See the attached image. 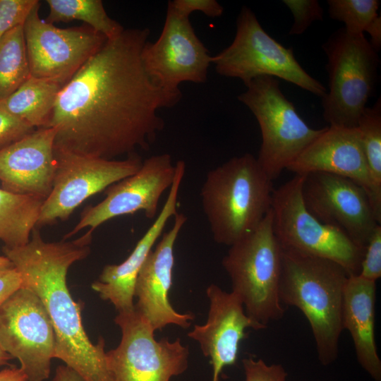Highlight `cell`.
I'll use <instances>...</instances> for the list:
<instances>
[{"instance_id":"6da1fadb","label":"cell","mask_w":381,"mask_h":381,"mask_svg":"<svg viewBox=\"0 0 381 381\" xmlns=\"http://www.w3.org/2000/svg\"><path fill=\"white\" fill-rule=\"evenodd\" d=\"M149 35L147 28L124 29L61 87L47 126L56 130L54 150L114 159L149 148L164 126L157 111L182 97L146 73L141 52Z\"/></svg>"},{"instance_id":"2e32d148","label":"cell","mask_w":381,"mask_h":381,"mask_svg":"<svg viewBox=\"0 0 381 381\" xmlns=\"http://www.w3.org/2000/svg\"><path fill=\"white\" fill-rule=\"evenodd\" d=\"M176 167L169 154L152 155L144 161L133 174L111 185L99 203L86 207L66 239L88 227L94 231L114 217L143 211L147 219H155L162 194L171 188Z\"/></svg>"},{"instance_id":"ac0fdd59","label":"cell","mask_w":381,"mask_h":381,"mask_svg":"<svg viewBox=\"0 0 381 381\" xmlns=\"http://www.w3.org/2000/svg\"><path fill=\"white\" fill-rule=\"evenodd\" d=\"M210 300L207 322L196 325L188 336L196 340L206 357L210 358L212 381H219L224 368L237 360L239 344L247 337L246 329H265L246 313L239 298L233 292L223 291L216 284L206 290Z\"/></svg>"},{"instance_id":"7c38bea8","label":"cell","mask_w":381,"mask_h":381,"mask_svg":"<svg viewBox=\"0 0 381 381\" xmlns=\"http://www.w3.org/2000/svg\"><path fill=\"white\" fill-rule=\"evenodd\" d=\"M55 334L40 298L21 287L0 306V346L17 358L28 381H44L54 358Z\"/></svg>"},{"instance_id":"1f68e13d","label":"cell","mask_w":381,"mask_h":381,"mask_svg":"<svg viewBox=\"0 0 381 381\" xmlns=\"http://www.w3.org/2000/svg\"><path fill=\"white\" fill-rule=\"evenodd\" d=\"M245 381H286L287 373L280 364L267 365L262 359L249 357L242 361Z\"/></svg>"},{"instance_id":"f35d334b","label":"cell","mask_w":381,"mask_h":381,"mask_svg":"<svg viewBox=\"0 0 381 381\" xmlns=\"http://www.w3.org/2000/svg\"><path fill=\"white\" fill-rule=\"evenodd\" d=\"M15 268L11 261L6 256H0V272Z\"/></svg>"},{"instance_id":"83f0119b","label":"cell","mask_w":381,"mask_h":381,"mask_svg":"<svg viewBox=\"0 0 381 381\" xmlns=\"http://www.w3.org/2000/svg\"><path fill=\"white\" fill-rule=\"evenodd\" d=\"M328 11L332 19L344 24L349 34H363L378 16V0H328Z\"/></svg>"},{"instance_id":"8992f818","label":"cell","mask_w":381,"mask_h":381,"mask_svg":"<svg viewBox=\"0 0 381 381\" xmlns=\"http://www.w3.org/2000/svg\"><path fill=\"white\" fill-rule=\"evenodd\" d=\"M329 91L322 98L329 126L356 128L377 79L380 58L364 34L335 31L322 44Z\"/></svg>"},{"instance_id":"d590c367","label":"cell","mask_w":381,"mask_h":381,"mask_svg":"<svg viewBox=\"0 0 381 381\" xmlns=\"http://www.w3.org/2000/svg\"><path fill=\"white\" fill-rule=\"evenodd\" d=\"M365 32H367L370 40H368L370 45L376 52H379L381 49V16L378 15L367 27Z\"/></svg>"},{"instance_id":"52a82bcc","label":"cell","mask_w":381,"mask_h":381,"mask_svg":"<svg viewBox=\"0 0 381 381\" xmlns=\"http://www.w3.org/2000/svg\"><path fill=\"white\" fill-rule=\"evenodd\" d=\"M303 181V176L295 175L272 193V229L282 250L328 259L349 275H358L365 250L308 211L302 198Z\"/></svg>"},{"instance_id":"d6986e66","label":"cell","mask_w":381,"mask_h":381,"mask_svg":"<svg viewBox=\"0 0 381 381\" xmlns=\"http://www.w3.org/2000/svg\"><path fill=\"white\" fill-rule=\"evenodd\" d=\"M56 130L40 128L0 150V181L8 192L46 198L56 169Z\"/></svg>"},{"instance_id":"f1b7e54d","label":"cell","mask_w":381,"mask_h":381,"mask_svg":"<svg viewBox=\"0 0 381 381\" xmlns=\"http://www.w3.org/2000/svg\"><path fill=\"white\" fill-rule=\"evenodd\" d=\"M282 2L294 17L289 32L291 35H301L313 22L323 19V9L317 0H284Z\"/></svg>"},{"instance_id":"9a60e30c","label":"cell","mask_w":381,"mask_h":381,"mask_svg":"<svg viewBox=\"0 0 381 381\" xmlns=\"http://www.w3.org/2000/svg\"><path fill=\"white\" fill-rule=\"evenodd\" d=\"M302 198L318 220L345 233L365 250L377 225L381 224L365 189L353 181L325 172L303 175Z\"/></svg>"},{"instance_id":"e0dca14e","label":"cell","mask_w":381,"mask_h":381,"mask_svg":"<svg viewBox=\"0 0 381 381\" xmlns=\"http://www.w3.org/2000/svg\"><path fill=\"white\" fill-rule=\"evenodd\" d=\"M174 224L152 250L138 275L134 296L138 298L135 310L147 321L154 331L172 324L182 328L190 325L192 313H179L171 306L169 294L172 285L174 245L186 216L177 212Z\"/></svg>"},{"instance_id":"d6a6232c","label":"cell","mask_w":381,"mask_h":381,"mask_svg":"<svg viewBox=\"0 0 381 381\" xmlns=\"http://www.w3.org/2000/svg\"><path fill=\"white\" fill-rule=\"evenodd\" d=\"M35 130L34 127L0 108V150Z\"/></svg>"},{"instance_id":"cb8c5ba5","label":"cell","mask_w":381,"mask_h":381,"mask_svg":"<svg viewBox=\"0 0 381 381\" xmlns=\"http://www.w3.org/2000/svg\"><path fill=\"white\" fill-rule=\"evenodd\" d=\"M44 200L0 188V240L4 246L13 248L29 241Z\"/></svg>"},{"instance_id":"8d00e7d4","label":"cell","mask_w":381,"mask_h":381,"mask_svg":"<svg viewBox=\"0 0 381 381\" xmlns=\"http://www.w3.org/2000/svg\"><path fill=\"white\" fill-rule=\"evenodd\" d=\"M52 381H85L75 370L67 365H59Z\"/></svg>"},{"instance_id":"30bf717a","label":"cell","mask_w":381,"mask_h":381,"mask_svg":"<svg viewBox=\"0 0 381 381\" xmlns=\"http://www.w3.org/2000/svg\"><path fill=\"white\" fill-rule=\"evenodd\" d=\"M114 321L121 339L106 356L115 381H169L186 370L188 349L180 339L157 341L155 331L135 309L119 313Z\"/></svg>"},{"instance_id":"4fadbf2b","label":"cell","mask_w":381,"mask_h":381,"mask_svg":"<svg viewBox=\"0 0 381 381\" xmlns=\"http://www.w3.org/2000/svg\"><path fill=\"white\" fill-rule=\"evenodd\" d=\"M40 5L23 25L30 75L64 86L107 39L88 25L59 28L40 17Z\"/></svg>"},{"instance_id":"ffe728a7","label":"cell","mask_w":381,"mask_h":381,"mask_svg":"<svg viewBox=\"0 0 381 381\" xmlns=\"http://www.w3.org/2000/svg\"><path fill=\"white\" fill-rule=\"evenodd\" d=\"M286 169L295 173V175L325 172L353 181L367 192L376 215L373 188L361 135L356 127H325L322 133L302 151Z\"/></svg>"},{"instance_id":"603a6c76","label":"cell","mask_w":381,"mask_h":381,"mask_svg":"<svg viewBox=\"0 0 381 381\" xmlns=\"http://www.w3.org/2000/svg\"><path fill=\"white\" fill-rule=\"evenodd\" d=\"M62 87L58 82L30 76L0 102V108L35 128L47 127Z\"/></svg>"},{"instance_id":"8fae6325","label":"cell","mask_w":381,"mask_h":381,"mask_svg":"<svg viewBox=\"0 0 381 381\" xmlns=\"http://www.w3.org/2000/svg\"><path fill=\"white\" fill-rule=\"evenodd\" d=\"M52 188L41 207L37 226L66 220L90 196L135 174L143 164L136 152L122 160L54 150Z\"/></svg>"},{"instance_id":"7a4b0ae2","label":"cell","mask_w":381,"mask_h":381,"mask_svg":"<svg viewBox=\"0 0 381 381\" xmlns=\"http://www.w3.org/2000/svg\"><path fill=\"white\" fill-rule=\"evenodd\" d=\"M92 231L71 241L46 242L33 229L24 246L3 252L20 273L22 287L33 291L42 301L55 334L54 358L77 372L85 381H115L110 372L100 337L94 344L87 335L81 318V306L73 299L66 274L71 265L90 252Z\"/></svg>"},{"instance_id":"7402d4cb","label":"cell","mask_w":381,"mask_h":381,"mask_svg":"<svg viewBox=\"0 0 381 381\" xmlns=\"http://www.w3.org/2000/svg\"><path fill=\"white\" fill-rule=\"evenodd\" d=\"M376 282L350 275L344 294L343 329L349 331L360 365L375 381H381V360L375 337Z\"/></svg>"},{"instance_id":"d4e9b609","label":"cell","mask_w":381,"mask_h":381,"mask_svg":"<svg viewBox=\"0 0 381 381\" xmlns=\"http://www.w3.org/2000/svg\"><path fill=\"white\" fill-rule=\"evenodd\" d=\"M49 23L80 20L107 40L120 35L124 28L111 18L101 0H47Z\"/></svg>"},{"instance_id":"f546056e","label":"cell","mask_w":381,"mask_h":381,"mask_svg":"<svg viewBox=\"0 0 381 381\" xmlns=\"http://www.w3.org/2000/svg\"><path fill=\"white\" fill-rule=\"evenodd\" d=\"M37 0H0V38L23 25Z\"/></svg>"},{"instance_id":"484cf974","label":"cell","mask_w":381,"mask_h":381,"mask_svg":"<svg viewBox=\"0 0 381 381\" xmlns=\"http://www.w3.org/2000/svg\"><path fill=\"white\" fill-rule=\"evenodd\" d=\"M23 25L12 29L0 38V102L31 76Z\"/></svg>"},{"instance_id":"ab89813d","label":"cell","mask_w":381,"mask_h":381,"mask_svg":"<svg viewBox=\"0 0 381 381\" xmlns=\"http://www.w3.org/2000/svg\"><path fill=\"white\" fill-rule=\"evenodd\" d=\"M12 358L13 357L5 352L0 346V367L9 365L8 361Z\"/></svg>"},{"instance_id":"44dd1931","label":"cell","mask_w":381,"mask_h":381,"mask_svg":"<svg viewBox=\"0 0 381 381\" xmlns=\"http://www.w3.org/2000/svg\"><path fill=\"white\" fill-rule=\"evenodd\" d=\"M176 167L174 181L169 190L168 196L152 225L123 262L105 265L99 280L92 284V289L103 300L109 301L119 313L131 312L135 309V285L139 272L167 223L177 213V202L186 171V164L179 160L176 162Z\"/></svg>"},{"instance_id":"277c9868","label":"cell","mask_w":381,"mask_h":381,"mask_svg":"<svg viewBox=\"0 0 381 381\" xmlns=\"http://www.w3.org/2000/svg\"><path fill=\"white\" fill-rule=\"evenodd\" d=\"M273 190L250 153L208 171L200 198L214 241L230 246L254 231L271 208Z\"/></svg>"},{"instance_id":"836d02e7","label":"cell","mask_w":381,"mask_h":381,"mask_svg":"<svg viewBox=\"0 0 381 381\" xmlns=\"http://www.w3.org/2000/svg\"><path fill=\"white\" fill-rule=\"evenodd\" d=\"M169 4L179 13L189 17L195 11L202 12L211 18L222 16L223 6L215 0H174Z\"/></svg>"},{"instance_id":"9c48e42d","label":"cell","mask_w":381,"mask_h":381,"mask_svg":"<svg viewBox=\"0 0 381 381\" xmlns=\"http://www.w3.org/2000/svg\"><path fill=\"white\" fill-rule=\"evenodd\" d=\"M219 75L241 80L247 85L260 76L279 78L320 97L326 87L309 75L297 61L292 49L272 38L250 8L243 6L236 19L234 40L212 56Z\"/></svg>"},{"instance_id":"e575fe53","label":"cell","mask_w":381,"mask_h":381,"mask_svg":"<svg viewBox=\"0 0 381 381\" xmlns=\"http://www.w3.org/2000/svg\"><path fill=\"white\" fill-rule=\"evenodd\" d=\"M22 285L21 276L16 268L0 272V306Z\"/></svg>"},{"instance_id":"ba28073f","label":"cell","mask_w":381,"mask_h":381,"mask_svg":"<svg viewBox=\"0 0 381 381\" xmlns=\"http://www.w3.org/2000/svg\"><path fill=\"white\" fill-rule=\"evenodd\" d=\"M238 99L255 116L262 144L257 161L271 181L324 131L310 127L282 92L277 78L260 76L246 85Z\"/></svg>"},{"instance_id":"74e56055","label":"cell","mask_w":381,"mask_h":381,"mask_svg":"<svg viewBox=\"0 0 381 381\" xmlns=\"http://www.w3.org/2000/svg\"><path fill=\"white\" fill-rule=\"evenodd\" d=\"M0 381H28V378L20 368L13 366L0 370Z\"/></svg>"},{"instance_id":"3957f363","label":"cell","mask_w":381,"mask_h":381,"mask_svg":"<svg viewBox=\"0 0 381 381\" xmlns=\"http://www.w3.org/2000/svg\"><path fill=\"white\" fill-rule=\"evenodd\" d=\"M282 250L280 301L303 313L320 362L329 365L339 354L344 294L350 275L332 260Z\"/></svg>"},{"instance_id":"4dcf8cb0","label":"cell","mask_w":381,"mask_h":381,"mask_svg":"<svg viewBox=\"0 0 381 381\" xmlns=\"http://www.w3.org/2000/svg\"><path fill=\"white\" fill-rule=\"evenodd\" d=\"M359 275L374 282L381 277V224L377 226L366 246Z\"/></svg>"},{"instance_id":"4316f807","label":"cell","mask_w":381,"mask_h":381,"mask_svg":"<svg viewBox=\"0 0 381 381\" xmlns=\"http://www.w3.org/2000/svg\"><path fill=\"white\" fill-rule=\"evenodd\" d=\"M356 128L358 129L369 176L373 188L375 211L381 221V99L365 107Z\"/></svg>"},{"instance_id":"5b68a950","label":"cell","mask_w":381,"mask_h":381,"mask_svg":"<svg viewBox=\"0 0 381 381\" xmlns=\"http://www.w3.org/2000/svg\"><path fill=\"white\" fill-rule=\"evenodd\" d=\"M222 264L246 315L267 327L282 319L279 298L282 248L272 229L271 208L258 226L229 246Z\"/></svg>"},{"instance_id":"5bb4252c","label":"cell","mask_w":381,"mask_h":381,"mask_svg":"<svg viewBox=\"0 0 381 381\" xmlns=\"http://www.w3.org/2000/svg\"><path fill=\"white\" fill-rule=\"evenodd\" d=\"M212 56L196 35L189 17L169 3L163 29L154 42L147 41L141 52L143 67L162 88L180 90L185 82L203 83L207 79Z\"/></svg>"}]
</instances>
